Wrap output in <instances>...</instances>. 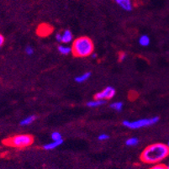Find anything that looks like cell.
I'll use <instances>...</instances> for the list:
<instances>
[{"instance_id": "obj_17", "label": "cell", "mask_w": 169, "mask_h": 169, "mask_svg": "<svg viewBox=\"0 0 169 169\" xmlns=\"http://www.w3.org/2000/svg\"><path fill=\"white\" fill-rule=\"evenodd\" d=\"M149 169H168L167 166L162 163H157V164H154L151 168Z\"/></svg>"}, {"instance_id": "obj_8", "label": "cell", "mask_w": 169, "mask_h": 169, "mask_svg": "<svg viewBox=\"0 0 169 169\" xmlns=\"http://www.w3.org/2000/svg\"><path fill=\"white\" fill-rule=\"evenodd\" d=\"M63 143V139H62V140H59V141H52L51 142L47 143V144L44 145V146H43V148H44L45 150H46V151H51V150L56 149V148L59 147V146H61Z\"/></svg>"}, {"instance_id": "obj_21", "label": "cell", "mask_w": 169, "mask_h": 169, "mask_svg": "<svg viewBox=\"0 0 169 169\" xmlns=\"http://www.w3.org/2000/svg\"><path fill=\"white\" fill-rule=\"evenodd\" d=\"M56 40H57L58 42H62V33H57L56 35Z\"/></svg>"}, {"instance_id": "obj_20", "label": "cell", "mask_w": 169, "mask_h": 169, "mask_svg": "<svg viewBox=\"0 0 169 169\" xmlns=\"http://www.w3.org/2000/svg\"><path fill=\"white\" fill-rule=\"evenodd\" d=\"M125 57H126V54L125 52H122V53H120L119 55V60H120V62H123L125 59Z\"/></svg>"}, {"instance_id": "obj_13", "label": "cell", "mask_w": 169, "mask_h": 169, "mask_svg": "<svg viewBox=\"0 0 169 169\" xmlns=\"http://www.w3.org/2000/svg\"><path fill=\"white\" fill-rule=\"evenodd\" d=\"M36 117L35 115H30L25 117V119H23L21 121H20V125H29L32 124L35 120H36Z\"/></svg>"}, {"instance_id": "obj_7", "label": "cell", "mask_w": 169, "mask_h": 169, "mask_svg": "<svg viewBox=\"0 0 169 169\" xmlns=\"http://www.w3.org/2000/svg\"><path fill=\"white\" fill-rule=\"evenodd\" d=\"M73 40V36L71 31L66 30L62 33V43L64 44H69L72 42Z\"/></svg>"}, {"instance_id": "obj_2", "label": "cell", "mask_w": 169, "mask_h": 169, "mask_svg": "<svg viewBox=\"0 0 169 169\" xmlns=\"http://www.w3.org/2000/svg\"><path fill=\"white\" fill-rule=\"evenodd\" d=\"M94 45L93 40L87 36H81L73 40L71 52L77 57H87L94 52Z\"/></svg>"}, {"instance_id": "obj_22", "label": "cell", "mask_w": 169, "mask_h": 169, "mask_svg": "<svg viewBox=\"0 0 169 169\" xmlns=\"http://www.w3.org/2000/svg\"><path fill=\"white\" fill-rule=\"evenodd\" d=\"M4 43V38L2 35H0V47H2V45Z\"/></svg>"}, {"instance_id": "obj_16", "label": "cell", "mask_w": 169, "mask_h": 169, "mask_svg": "<svg viewBox=\"0 0 169 169\" xmlns=\"http://www.w3.org/2000/svg\"><path fill=\"white\" fill-rule=\"evenodd\" d=\"M51 137L52 139V141H59V140H62V139H63L62 135H61L60 132H58V131H54V132H52Z\"/></svg>"}, {"instance_id": "obj_25", "label": "cell", "mask_w": 169, "mask_h": 169, "mask_svg": "<svg viewBox=\"0 0 169 169\" xmlns=\"http://www.w3.org/2000/svg\"><path fill=\"white\" fill-rule=\"evenodd\" d=\"M167 168H168V169H169V165L168 166H167Z\"/></svg>"}, {"instance_id": "obj_5", "label": "cell", "mask_w": 169, "mask_h": 169, "mask_svg": "<svg viewBox=\"0 0 169 169\" xmlns=\"http://www.w3.org/2000/svg\"><path fill=\"white\" fill-rule=\"evenodd\" d=\"M115 89L113 87H106L104 89H103L101 92H98V94H95V99H111L115 95Z\"/></svg>"}, {"instance_id": "obj_23", "label": "cell", "mask_w": 169, "mask_h": 169, "mask_svg": "<svg viewBox=\"0 0 169 169\" xmlns=\"http://www.w3.org/2000/svg\"><path fill=\"white\" fill-rule=\"evenodd\" d=\"M91 57H92V58H96L97 57V55L95 53H92L91 54Z\"/></svg>"}, {"instance_id": "obj_4", "label": "cell", "mask_w": 169, "mask_h": 169, "mask_svg": "<svg viewBox=\"0 0 169 169\" xmlns=\"http://www.w3.org/2000/svg\"><path fill=\"white\" fill-rule=\"evenodd\" d=\"M159 121V117H151V118H145V119H140V120H135V121H129V120H124L122 124L124 126L131 130L141 129L144 127H147L150 125H153L156 124Z\"/></svg>"}, {"instance_id": "obj_24", "label": "cell", "mask_w": 169, "mask_h": 169, "mask_svg": "<svg viewBox=\"0 0 169 169\" xmlns=\"http://www.w3.org/2000/svg\"><path fill=\"white\" fill-rule=\"evenodd\" d=\"M167 146H168V149H169V141H168V143L167 144Z\"/></svg>"}, {"instance_id": "obj_15", "label": "cell", "mask_w": 169, "mask_h": 169, "mask_svg": "<svg viewBox=\"0 0 169 169\" xmlns=\"http://www.w3.org/2000/svg\"><path fill=\"white\" fill-rule=\"evenodd\" d=\"M123 103L122 102H120V101H117V102H114L112 103L111 104H110V108L113 109L114 110H115V111H118L120 112L122 110V109H123Z\"/></svg>"}, {"instance_id": "obj_1", "label": "cell", "mask_w": 169, "mask_h": 169, "mask_svg": "<svg viewBox=\"0 0 169 169\" xmlns=\"http://www.w3.org/2000/svg\"><path fill=\"white\" fill-rule=\"evenodd\" d=\"M169 156V149L163 143H155L146 147L141 155V159L147 164H157Z\"/></svg>"}, {"instance_id": "obj_3", "label": "cell", "mask_w": 169, "mask_h": 169, "mask_svg": "<svg viewBox=\"0 0 169 169\" xmlns=\"http://www.w3.org/2000/svg\"><path fill=\"white\" fill-rule=\"evenodd\" d=\"M34 142V139L30 135H17L13 137L8 138L4 141L5 144L15 148H25L30 147Z\"/></svg>"}, {"instance_id": "obj_18", "label": "cell", "mask_w": 169, "mask_h": 169, "mask_svg": "<svg viewBox=\"0 0 169 169\" xmlns=\"http://www.w3.org/2000/svg\"><path fill=\"white\" fill-rule=\"evenodd\" d=\"M25 51V53H26L28 56H32V55L34 54V49H33V47H31V45L26 46Z\"/></svg>"}, {"instance_id": "obj_19", "label": "cell", "mask_w": 169, "mask_h": 169, "mask_svg": "<svg viewBox=\"0 0 169 169\" xmlns=\"http://www.w3.org/2000/svg\"><path fill=\"white\" fill-rule=\"evenodd\" d=\"M109 138V135H108V134H100L99 135H98V139L99 140V141H106V140H108Z\"/></svg>"}, {"instance_id": "obj_12", "label": "cell", "mask_w": 169, "mask_h": 169, "mask_svg": "<svg viewBox=\"0 0 169 169\" xmlns=\"http://www.w3.org/2000/svg\"><path fill=\"white\" fill-rule=\"evenodd\" d=\"M58 51L62 55H68L71 52V47L66 45H61L58 46Z\"/></svg>"}, {"instance_id": "obj_6", "label": "cell", "mask_w": 169, "mask_h": 169, "mask_svg": "<svg viewBox=\"0 0 169 169\" xmlns=\"http://www.w3.org/2000/svg\"><path fill=\"white\" fill-rule=\"evenodd\" d=\"M116 4L125 11H131L133 9V4L131 0H115Z\"/></svg>"}, {"instance_id": "obj_10", "label": "cell", "mask_w": 169, "mask_h": 169, "mask_svg": "<svg viewBox=\"0 0 169 169\" xmlns=\"http://www.w3.org/2000/svg\"><path fill=\"white\" fill-rule=\"evenodd\" d=\"M105 103V100H102V99H94V100H91L89 102L87 103V106L90 107V108H97L104 104Z\"/></svg>"}, {"instance_id": "obj_14", "label": "cell", "mask_w": 169, "mask_h": 169, "mask_svg": "<svg viewBox=\"0 0 169 169\" xmlns=\"http://www.w3.org/2000/svg\"><path fill=\"white\" fill-rule=\"evenodd\" d=\"M139 144V139L137 137H130L126 140L125 145L128 147H135Z\"/></svg>"}, {"instance_id": "obj_11", "label": "cell", "mask_w": 169, "mask_h": 169, "mask_svg": "<svg viewBox=\"0 0 169 169\" xmlns=\"http://www.w3.org/2000/svg\"><path fill=\"white\" fill-rule=\"evenodd\" d=\"M151 43V40L150 37L147 35H143V36H140L139 38V44L141 46H148Z\"/></svg>"}, {"instance_id": "obj_9", "label": "cell", "mask_w": 169, "mask_h": 169, "mask_svg": "<svg viewBox=\"0 0 169 169\" xmlns=\"http://www.w3.org/2000/svg\"><path fill=\"white\" fill-rule=\"evenodd\" d=\"M91 77V72L89 71H86L84 73L81 74V75L77 76L75 77V81L77 83H84L87 80H89V78Z\"/></svg>"}]
</instances>
